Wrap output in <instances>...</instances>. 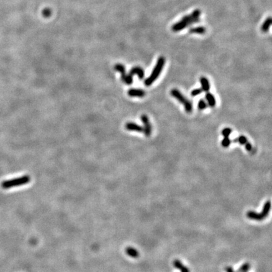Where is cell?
I'll return each mask as SVG.
<instances>
[{
    "label": "cell",
    "mask_w": 272,
    "mask_h": 272,
    "mask_svg": "<svg viewBox=\"0 0 272 272\" xmlns=\"http://www.w3.org/2000/svg\"><path fill=\"white\" fill-rule=\"evenodd\" d=\"M200 14L201 11L199 10H195L192 14L185 16L180 21L174 24L172 27V30L173 32H179L187 28L190 25L198 22Z\"/></svg>",
    "instance_id": "1"
},
{
    "label": "cell",
    "mask_w": 272,
    "mask_h": 272,
    "mask_svg": "<svg viewBox=\"0 0 272 272\" xmlns=\"http://www.w3.org/2000/svg\"><path fill=\"white\" fill-rule=\"evenodd\" d=\"M165 64V59L164 57L161 56L158 58L157 62L153 68L152 71L150 76L145 79L144 84L146 86H149L154 83V82L159 78L161 73L163 67Z\"/></svg>",
    "instance_id": "2"
},
{
    "label": "cell",
    "mask_w": 272,
    "mask_h": 272,
    "mask_svg": "<svg viewBox=\"0 0 272 272\" xmlns=\"http://www.w3.org/2000/svg\"><path fill=\"white\" fill-rule=\"evenodd\" d=\"M171 95L176 99L179 103H182L184 106L185 110L187 113H191L193 110V104L192 102L187 98L179 91L176 88L172 89L170 91Z\"/></svg>",
    "instance_id": "3"
},
{
    "label": "cell",
    "mask_w": 272,
    "mask_h": 272,
    "mask_svg": "<svg viewBox=\"0 0 272 272\" xmlns=\"http://www.w3.org/2000/svg\"><path fill=\"white\" fill-rule=\"evenodd\" d=\"M30 181V176L29 175H25L20 178L4 181L2 184V186L4 189H8L12 187L25 185L29 183Z\"/></svg>",
    "instance_id": "4"
},
{
    "label": "cell",
    "mask_w": 272,
    "mask_h": 272,
    "mask_svg": "<svg viewBox=\"0 0 272 272\" xmlns=\"http://www.w3.org/2000/svg\"><path fill=\"white\" fill-rule=\"evenodd\" d=\"M271 208V203L270 201L266 202L263 207V211L260 214L256 213L254 211H249L247 212L246 215L247 218L250 219L252 220H261L264 219L269 214L270 210Z\"/></svg>",
    "instance_id": "5"
},
{
    "label": "cell",
    "mask_w": 272,
    "mask_h": 272,
    "mask_svg": "<svg viewBox=\"0 0 272 272\" xmlns=\"http://www.w3.org/2000/svg\"><path fill=\"white\" fill-rule=\"evenodd\" d=\"M135 75H137L138 76V78L140 80L143 79L144 77V71L143 68L139 66L134 67L132 68V70H130V73L128 75H126L124 78H123L122 80L127 84H131L133 83V76Z\"/></svg>",
    "instance_id": "6"
},
{
    "label": "cell",
    "mask_w": 272,
    "mask_h": 272,
    "mask_svg": "<svg viewBox=\"0 0 272 272\" xmlns=\"http://www.w3.org/2000/svg\"><path fill=\"white\" fill-rule=\"evenodd\" d=\"M141 120L144 124L143 133L147 137H149L152 133V125L150 123L149 119L146 115H143L141 116Z\"/></svg>",
    "instance_id": "7"
},
{
    "label": "cell",
    "mask_w": 272,
    "mask_h": 272,
    "mask_svg": "<svg viewBox=\"0 0 272 272\" xmlns=\"http://www.w3.org/2000/svg\"><path fill=\"white\" fill-rule=\"evenodd\" d=\"M128 95L132 97L143 98L146 95V92L143 89H130L128 91Z\"/></svg>",
    "instance_id": "8"
},
{
    "label": "cell",
    "mask_w": 272,
    "mask_h": 272,
    "mask_svg": "<svg viewBox=\"0 0 272 272\" xmlns=\"http://www.w3.org/2000/svg\"><path fill=\"white\" fill-rule=\"evenodd\" d=\"M125 128L130 131H135L138 132H143L144 129L143 127L134 123V122H128L125 124Z\"/></svg>",
    "instance_id": "9"
},
{
    "label": "cell",
    "mask_w": 272,
    "mask_h": 272,
    "mask_svg": "<svg viewBox=\"0 0 272 272\" xmlns=\"http://www.w3.org/2000/svg\"><path fill=\"white\" fill-rule=\"evenodd\" d=\"M200 83L201 84V89L203 92H208L211 88V84L209 79L205 76H202L200 78Z\"/></svg>",
    "instance_id": "10"
},
{
    "label": "cell",
    "mask_w": 272,
    "mask_h": 272,
    "mask_svg": "<svg viewBox=\"0 0 272 272\" xmlns=\"http://www.w3.org/2000/svg\"><path fill=\"white\" fill-rule=\"evenodd\" d=\"M205 98L206 100V102L208 105V106H209L210 107H214L216 105V100L215 97L214 96L213 94H212L210 92H206V94L205 95Z\"/></svg>",
    "instance_id": "11"
},
{
    "label": "cell",
    "mask_w": 272,
    "mask_h": 272,
    "mask_svg": "<svg viewBox=\"0 0 272 272\" xmlns=\"http://www.w3.org/2000/svg\"><path fill=\"white\" fill-rule=\"evenodd\" d=\"M125 253L128 256L133 258H137L139 256V253L137 249L130 246H129L125 249Z\"/></svg>",
    "instance_id": "12"
},
{
    "label": "cell",
    "mask_w": 272,
    "mask_h": 272,
    "mask_svg": "<svg viewBox=\"0 0 272 272\" xmlns=\"http://www.w3.org/2000/svg\"><path fill=\"white\" fill-rule=\"evenodd\" d=\"M173 265L175 268L179 269L181 271V272H190L189 269L187 266H184L178 260H175L174 261Z\"/></svg>",
    "instance_id": "13"
},
{
    "label": "cell",
    "mask_w": 272,
    "mask_h": 272,
    "mask_svg": "<svg viewBox=\"0 0 272 272\" xmlns=\"http://www.w3.org/2000/svg\"><path fill=\"white\" fill-rule=\"evenodd\" d=\"M271 17H268V18H266V20L263 23V24L261 27V31L263 32H267L269 30V28L271 26Z\"/></svg>",
    "instance_id": "14"
},
{
    "label": "cell",
    "mask_w": 272,
    "mask_h": 272,
    "mask_svg": "<svg viewBox=\"0 0 272 272\" xmlns=\"http://www.w3.org/2000/svg\"><path fill=\"white\" fill-rule=\"evenodd\" d=\"M115 70L117 71H119V73H121V78L122 79L123 78H124V77L126 76V73H125V68L124 67V65L121 64H117L115 66Z\"/></svg>",
    "instance_id": "15"
},
{
    "label": "cell",
    "mask_w": 272,
    "mask_h": 272,
    "mask_svg": "<svg viewBox=\"0 0 272 272\" xmlns=\"http://www.w3.org/2000/svg\"><path fill=\"white\" fill-rule=\"evenodd\" d=\"M190 33L192 34H203L206 32V29L203 27H198L190 29Z\"/></svg>",
    "instance_id": "16"
},
{
    "label": "cell",
    "mask_w": 272,
    "mask_h": 272,
    "mask_svg": "<svg viewBox=\"0 0 272 272\" xmlns=\"http://www.w3.org/2000/svg\"><path fill=\"white\" fill-rule=\"evenodd\" d=\"M208 105L206 101L203 99H200L198 103V109L199 110H203L207 108Z\"/></svg>",
    "instance_id": "17"
},
{
    "label": "cell",
    "mask_w": 272,
    "mask_h": 272,
    "mask_svg": "<svg viewBox=\"0 0 272 272\" xmlns=\"http://www.w3.org/2000/svg\"><path fill=\"white\" fill-rule=\"evenodd\" d=\"M234 142L239 143L241 145H244L247 142V139L244 135H240L239 137L234 139Z\"/></svg>",
    "instance_id": "18"
},
{
    "label": "cell",
    "mask_w": 272,
    "mask_h": 272,
    "mask_svg": "<svg viewBox=\"0 0 272 272\" xmlns=\"http://www.w3.org/2000/svg\"><path fill=\"white\" fill-rule=\"evenodd\" d=\"M231 143V141L230 139L229 138V137H224V139L221 141V145L223 147L227 148L230 146Z\"/></svg>",
    "instance_id": "19"
},
{
    "label": "cell",
    "mask_w": 272,
    "mask_h": 272,
    "mask_svg": "<svg viewBox=\"0 0 272 272\" xmlns=\"http://www.w3.org/2000/svg\"><path fill=\"white\" fill-rule=\"evenodd\" d=\"M232 132H233V130L231 128L226 127V128H224L222 130L221 134L224 136V137H229Z\"/></svg>",
    "instance_id": "20"
},
{
    "label": "cell",
    "mask_w": 272,
    "mask_h": 272,
    "mask_svg": "<svg viewBox=\"0 0 272 272\" xmlns=\"http://www.w3.org/2000/svg\"><path fill=\"white\" fill-rule=\"evenodd\" d=\"M202 92H203V91L201 89V88H195L192 91L190 95L192 97H197V96L200 95Z\"/></svg>",
    "instance_id": "21"
},
{
    "label": "cell",
    "mask_w": 272,
    "mask_h": 272,
    "mask_svg": "<svg viewBox=\"0 0 272 272\" xmlns=\"http://www.w3.org/2000/svg\"><path fill=\"white\" fill-rule=\"evenodd\" d=\"M249 268H250V265H249V263H246L240 267L238 272H247L249 270Z\"/></svg>",
    "instance_id": "22"
},
{
    "label": "cell",
    "mask_w": 272,
    "mask_h": 272,
    "mask_svg": "<svg viewBox=\"0 0 272 272\" xmlns=\"http://www.w3.org/2000/svg\"><path fill=\"white\" fill-rule=\"evenodd\" d=\"M245 149L249 151V152H252L253 151V146L252 145V144L249 142H247L245 144Z\"/></svg>",
    "instance_id": "23"
},
{
    "label": "cell",
    "mask_w": 272,
    "mask_h": 272,
    "mask_svg": "<svg viewBox=\"0 0 272 272\" xmlns=\"http://www.w3.org/2000/svg\"><path fill=\"white\" fill-rule=\"evenodd\" d=\"M225 270H226L227 272H234L233 268L232 267H231V266L227 267V268H225Z\"/></svg>",
    "instance_id": "24"
}]
</instances>
